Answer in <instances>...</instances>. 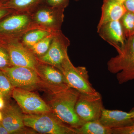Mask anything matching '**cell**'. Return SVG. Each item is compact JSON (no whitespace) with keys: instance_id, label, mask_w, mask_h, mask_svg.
Here are the masks:
<instances>
[{"instance_id":"obj_1","label":"cell","mask_w":134,"mask_h":134,"mask_svg":"<svg viewBox=\"0 0 134 134\" xmlns=\"http://www.w3.org/2000/svg\"><path fill=\"white\" fill-rule=\"evenodd\" d=\"M79 93L69 87L51 91L48 104L54 115L74 129L81 126L85 122L79 119L75 111Z\"/></svg>"},{"instance_id":"obj_2","label":"cell","mask_w":134,"mask_h":134,"mask_svg":"<svg viewBox=\"0 0 134 134\" xmlns=\"http://www.w3.org/2000/svg\"><path fill=\"white\" fill-rule=\"evenodd\" d=\"M107 63L110 73L116 74L120 84L134 80V35L126 39L125 45Z\"/></svg>"},{"instance_id":"obj_3","label":"cell","mask_w":134,"mask_h":134,"mask_svg":"<svg viewBox=\"0 0 134 134\" xmlns=\"http://www.w3.org/2000/svg\"><path fill=\"white\" fill-rule=\"evenodd\" d=\"M26 127L41 134H76L75 129L62 121L52 113L24 115Z\"/></svg>"},{"instance_id":"obj_4","label":"cell","mask_w":134,"mask_h":134,"mask_svg":"<svg viewBox=\"0 0 134 134\" xmlns=\"http://www.w3.org/2000/svg\"><path fill=\"white\" fill-rule=\"evenodd\" d=\"M21 37L0 36V45L7 50L12 66L27 67L36 71L38 60L22 43Z\"/></svg>"},{"instance_id":"obj_5","label":"cell","mask_w":134,"mask_h":134,"mask_svg":"<svg viewBox=\"0 0 134 134\" xmlns=\"http://www.w3.org/2000/svg\"><path fill=\"white\" fill-rule=\"evenodd\" d=\"M60 71L62 72L67 85L81 93L94 94L97 92L89 79L88 70L85 67H76L71 62L69 56L63 62Z\"/></svg>"},{"instance_id":"obj_6","label":"cell","mask_w":134,"mask_h":134,"mask_svg":"<svg viewBox=\"0 0 134 134\" xmlns=\"http://www.w3.org/2000/svg\"><path fill=\"white\" fill-rule=\"evenodd\" d=\"M65 9L53 7L42 3L30 14L39 28L53 31L61 30L64 21Z\"/></svg>"},{"instance_id":"obj_7","label":"cell","mask_w":134,"mask_h":134,"mask_svg":"<svg viewBox=\"0 0 134 134\" xmlns=\"http://www.w3.org/2000/svg\"><path fill=\"white\" fill-rule=\"evenodd\" d=\"M41 29L34 23L30 14L14 12L0 21V36L21 37L32 30Z\"/></svg>"},{"instance_id":"obj_8","label":"cell","mask_w":134,"mask_h":134,"mask_svg":"<svg viewBox=\"0 0 134 134\" xmlns=\"http://www.w3.org/2000/svg\"><path fill=\"white\" fill-rule=\"evenodd\" d=\"M2 70L14 88L31 91L43 86V82L35 70L27 67L11 66Z\"/></svg>"},{"instance_id":"obj_9","label":"cell","mask_w":134,"mask_h":134,"mask_svg":"<svg viewBox=\"0 0 134 134\" xmlns=\"http://www.w3.org/2000/svg\"><path fill=\"white\" fill-rule=\"evenodd\" d=\"M101 95L79 93L75 111L79 119L84 122L99 119L104 109Z\"/></svg>"},{"instance_id":"obj_10","label":"cell","mask_w":134,"mask_h":134,"mask_svg":"<svg viewBox=\"0 0 134 134\" xmlns=\"http://www.w3.org/2000/svg\"><path fill=\"white\" fill-rule=\"evenodd\" d=\"M12 96L26 114L52 113L48 104L37 94L30 91L14 88Z\"/></svg>"},{"instance_id":"obj_11","label":"cell","mask_w":134,"mask_h":134,"mask_svg":"<svg viewBox=\"0 0 134 134\" xmlns=\"http://www.w3.org/2000/svg\"><path fill=\"white\" fill-rule=\"evenodd\" d=\"M70 44L69 39L61 30L55 32L48 51L44 55L38 58V59L60 70L63 62L68 56V48Z\"/></svg>"},{"instance_id":"obj_12","label":"cell","mask_w":134,"mask_h":134,"mask_svg":"<svg viewBox=\"0 0 134 134\" xmlns=\"http://www.w3.org/2000/svg\"><path fill=\"white\" fill-rule=\"evenodd\" d=\"M36 71L43 82V86L48 88L51 91L69 87L62 72L54 66L39 61Z\"/></svg>"},{"instance_id":"obj_13","label":"cell","mask_w":134,"mask_h":134,"mask_svg":"<svg viewBox=\"0 0 134 134\" xmlns=\"http://www.w3.org/2000/svg\"><path fill=\"white\" fill-rule=\"evenodd\" d=\"M97 32L100 37L114 47L118 53L125 45L126 39L120 20L108 22L98 26Z\"/></svg>"},{"instance_id":"obj_14","label":"cell","mask_w":134,"mask_h":134,"mask_svg":"<svg viewBox=\"0 0 134 134\" xmlns=\"http://www.w3.org/2000/svg\"><path fill=\"white\" fill-rule=\"evenodd\" d=\"M3 120L1 123L10 134H18L24 132V115L20 107L10 104H6L2 110Z\"/></svg>"},{"instance_id":"obj_15","label":"cell","mask_w":134,"mask_h":134,"mask_svg":"<svg viewBox=\"0 0 134 134\" xmlns=\"http://www.w3.org/2000/svg\"><path fill=\"white\" fill-rule=\"evenodd\" d=\"M99 120L103 125L112 129L126 126L134 123L130 112L105 108L102 111Z\"/></svg>"},{"instance_id":"obj_16","label":"cell","mask_w":134,"mask_h":134,"mask_svg":"<svg viewBox=\"0 0 134 134\" xmlns=\"http://www.w3.org/2000/svg\"><path fill=\"white\" fill-rule=\"evenodd\" d=\"M127 11L123 3L103 0L101 16L97 27L108 22L119 21Z\"/></svg>"},{"instance_id":"obj_17","label":"cell","mask_w":134,"mask_h":134,"mask_svg":"<svg viewBox=\"0 0 134 134\" xmlns=\"http://www.w3.org/2000/svg\"><path fill=\"white\" fill-rule=\"evenodd\" d=\"M44 0H8L2 6L15 12L31 14Z\"/></svg>"},{"instance_id":"obj_18","label":"cell","mask_w":134,"mask_h":134,"mask_svg":"<svg viewBox=\"0 0 134 134\" xmlns=\"http://www.w3.org/2000/svg\"><path fill=\"white\" fill-rule=\"evenodd\" d=\"M75 129L76 134H113V129L103 125L99 119L85 122Z\"/></svg>"},{"instance_id":"obj_19","label":"cell","mask_w":134,"mask_h":134,"mask_svg":"<svg viewBox=\"0 0 134 134\" xmlns=\"http://www.w3.org/2000/svg\"><path fill=\"white\" fill-rule=\"evenodd\" d=\"M54 32L45 29H34L24 34L21 37V41L26 47L30 48Z\"/></svg>"},{"instance_id":"obj_20","label":"cell","mask_w":134,"mask_h":134,"mask_svg":"<svg viewBox=\"0 0 134 134\" xmlns=\"http://www.w3.org/2000/svg\"><path fill=\"white\" fill-rule=\"evenodd\" d=\"M55 32L43 38L28 49L37 58L44 55L50 48Z\"/></svg>"},{"instance_id":"obj_21","label":"cell","mask_w":134,"mask_h":134,"mask_svg":"<svg viewBox=\"0 0 134 134\" xmlns=\"http://www.w3.org/2000/svg\"><path fill=\"white\" fill-rule=\"evenodd\" d=\"M120 21L126 39L134 35V13L127 11Z\"/></svg>"},{"instance_id":"obj_22","label":"cell","mask_w":134,"mask_h":134,"mask_svg":"<svg viewBox=\"0 0 134 134\" xmlns=\"http://www.w3.org/2000/svg\"><path fill=\"white\" fill-rule=\"evenodd\" d=\"M14 88L8 77L2 70H0V96L7 100L12 96Z\"/></svg>"},{"instance_id":"obj_23","label":"cell","mask_w":134,"mask_h":134,"mask_svg":"<svg viewBox=\"0 0 134 134\" xmlns=\"http://www.w3.org/2000/svg\"><path fill=\"white\" fill-rule=\"evenodd\" d=\"M12 66L7 49L0 45V70Z\"/></svg>"},{"instance_id":"obj_24","label":"cell","mask_w":134,"mask_h":134,"mask_svg":"<svg viewBox=\"0 0 134 134\" xmlns=\"http://www.w3.org/2000/svg\"><path fill=\"white\" fill-rule=\"evenodd\" d=\"M43 2L51 7L65 9L69 4V0H44Z\"/></svg>"},{"instance_id":"obj_25","label":"cell","mask_w":134,"mask_h":134,"mask_svg":"<svg viewBox=\"0 0 134 134\" xmlns=\"http://www.w3.org/2000/svg\"><path fill=\"white\" fill-rule=\"evenodd\" d=\"M113 134H134V122L126 126L113 129Z\"/></svg>"},{"instance_id":"obj_26","label":"cell","mask_w":134,"mask_h":134,"mask_svg":"<svg viewBox=\"0 0 134 134\" xmlns=\"http://www.w3.org/2000/svg\"><path fill=\"white\" fill-rule=\"evenodd\" d=\"M2 4L0 5V21L8 16L15 12L12 10L3 7Z\"/></svg>"},{"instance_id":"obj_27","label":"cell","mask_w":134,"mask_h":134,"mask_svg":"<svg viewBox=\"0 0 134 134\" xmlns=\"http://www.w3.org/2000/svg\"><path fill=\"white\" fill-rule=\"evenodd\" d=\"M123 4L127 11L134 13V0H126Z\"/></svg>"},{"instance_id":"obj_28","label":"cell","mask_w":134,"mask_h":134,"mask_svg":"<svg viewBox=\"0 0 134 134\" xmlns=\"http://www.w3.org/2000/svg\"><path fill=\"white\" fill-rule=\"evenodd\" d=\"M5 99L2 96H0V110H3L6 106Z\"/></svg>"},{"instance_id":"obj_29","label":"cell","mask_w":134,"mask_h":134,"mask_svg":"<svg viewBox=\"0 0 134 134\" xmlns=\"http://www.w3.org/2000/svg\"><path fill=\"white\" fill-rule=\"evenodd\" d=\"M0 134H9V133L0 122Z\"/></svg>"},{"instance_id":"obj_30","label":"cell","mask_w":134,"mask_h":134,"mask_svg":"<svg viewBox=\"0 0 134 134\" xmlns=\"http://www.w3.org/2000/svg\"><path fill=\"white\" fill-rule=\"evenodd\" d=\"M108 1H113L116 2L120 3H123L126 0H108Z\"/></svg>"},{"instance_id":"obj_31","label":"cell","mask_w":134,"mask_h":134,"mask_svg":"<svg viewBox=\"0 0 134 134\" xmlns=\"http://www.w3.org/2000/svg\"><path fill=\"white\" fill-rule=\"evenodd\" d=\"M130 112L132 114V119L134 122V108H133Z\"/></svg>"},{"instance_id":"obj_32","label":"cell","mask_w":134,"mask_h":134,"mask_svg":"<svg viewBox=\"0 0 134 134\" xmlns=\"http://www.w3.org/2000/svg\"><path fill=\"white\" fill-rule=\"evenodd\" d=\"M3 118V116L2 111L0 110V122L2 121Z\"/></svg>"},{"instance_id":"obj_33","label":"cell","mask_w":134,"mask_h":134,"mask_svg":"<svg viewBox=\"0 0 134 134\" xmlns=\"http://www.w3.org/2000/svg\"><path fill=\"white\" fill-rule=\"evenodd\" d=\"M7 1L8 0H0V2L2 3H3Z\"/></svg>"},{"instance_id":"obj_34","label":"cell","mask_w":134,"mask_h":134,"mask_svg":"<svg viewBox=\"0 0 134 134\" xmlns=\"http://www.w3.org/2000/svg\"><path fill=\"white\" fill-rule=\"evenodd\" d=\"M74 1H79V0H74Z\"/></svg>"},{"instance_id":"obj_35","label":"cell","mask_w":134,"mask_h":134,"mask_svg":"<svg viewBox=\"0 0 134 134\" xmlns=\"http://www.w3.org/2000/svg\"><path fill=\"white\" fill-rule=\"evenodd\" d=\"M2 3L0 2V5H1V4H2Z\"/></svg>"}]
</instances>
